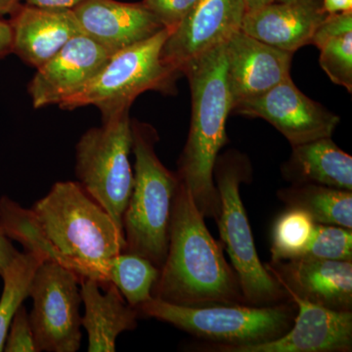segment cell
<instances>
[{
    "mask_svg": "<svg viewBox=\"0 0 352 352\" xmlns=\"http://www.w3.org/2000/svg\"><path fill=\"white\" fill-rule=\"evenodd\" d=\"M205 219L188 190L178 183L171 206L168 254L152 296L187 307L248 305L237 273Z\"/></svg>",
    "mask_w": 352,
    "mask_h": 352,
    "instance_id": "cell-1",
    "label": "cell"
},
{
    "mask_svg": "<svg viewBox=\"0 0 352 352\" xmlns=\"http://www.w3.org/2000/svg\"><path fill=\"white\" fill-rule=\"evenodd\" d=\"M191 91L188 138L175 175L205 219H217L220 198L214 168L220 150L228 142L226 120L233 102L226 78V43L192 60L182 71Z\"/></svg>",
    "mask_w": 352,
    "mask_h": 352,
    "instance_id": "cell-2",
    "label": "cell"
},
{
    "mask_svg": "<svg viewBox=\"0 0 352 352\" xmlns=\"http://www.w3.org/2000/svg\"><path fill=\"white\" fill-rule=\"evenodd\" d=\"M53 251V261L105 289L107 261L126 250L122 231L78 182H59L30 208Z\"/></svg>",
    "mask_w": 352,
    "mask_h": 352,
    "instance_id": "cell-3",
    "label": "cell"
},
{
    "mask_svg": "<svg viewBox=\"0 0 352 352\" xmlns=\"http://www.w3.org/2000/svg\"><path fill=\"white\" fill-rule=\"evenodd\" d=\"M131 131L135 164L133 187L122 219L124 252L143 256L161 270L168 254L171 206L179 180L157 156L156 129L133 120Z\"/></svg>",
    "mask_w": 352,
    "mask_h": 352,
    "instance_id": "cell-4",
    "label": "cell"
},
{
    "mask_svg": "<svg viewBox=\"0 0 352 352\" xmlns=\"http://www.w3.org/2000/svg\"><path fill=\"white\" fill-rule=\"evenodd\" d=\"M135 309L139 317L166 322L203 340L198 351L207 352H223L232 347L279 339L293 326L298 312L293 300L268 307L220 305L187 307L164 302L154 296Z\"/></svg>",
    "mask_w": 352,
    "mask_h": 352,
    "instance_id": "cell-5",
    "label": "cell"
},
{
    "mask_svg": "<svg viewBox=\"0 0 352 352\" xmlns=\"http://www.w3.org/2000/svg\"><path fill=\"white\" fill-rule=\"evenodd\" d=\"M252 164L243 153L219 155L214 180L220 198L217 220L220 244L226 250L237 273L245 302L254 307H268L291 302L288 294L266 270L256 252L240 187L252 180Z\"/></svg>",
    "mask_w": 352,
    "mask_h": 352,
    "instance_id": "cell-6",
    "label": "cell"
},
{
    "mask_svg": "<svg viewBox=\"0 0 352 352\" xmlns=\"http://www.w3.org/2000/svg\"><path fill=\"white\" fill-rule=\"evenodd\" d=\"M170 30H162L126 50L111 55L107 63L87 87L60 104L63 110L95 106L102 122L131 109L139 96L149 90L170 94L180 74L162 58Z\"/></svg>",
    "mask_w": 352,
    "mask_h": 352,
    "instance_id": "cell-7",
    "label": "cell"
},
{
    "mask_svg": "<svg viewBox=\"0 0 352 352\" xmlns=\"http://www.w3.org/2000/svg\"><path fill=\"white\" fill-rule=\"evenodd\" d=\"M129 109L88 129L76 147L78 184L124 232L122 219L133 187Z\"/></svg>",
    "mask_w": 352,
    "mask_h": 352,
    "instance_id": "cell-8",
    "label": "cell"
},
{
    "mask_svg": "<svg viewBox=\"0 0 352 352\" xmlns=\"http://www.w3.org/2000/svg\"><path fill=\"white\" fill-rule=\"evenodd\" d=\"M80 278L55 261H45L32 278L30 323L38 351L76 352L82 342Z\"/></svg>",
    "mask_w": 352,
    "mask_h": 352,
    "instance_id": "cell-9",
    "label": "cell"
},
{
    "mask_svg": "<svg viewBox=\"0 0 352 352\" xmlns=\"http://www.w3.org/2000/svg\"><path fill=\"white\" fill-rule=\"evenodd\" d=\"M232 112L266 120L292 147L332 138L340 122L339 116L302 94L291 76L263 94L238 102Z\"/></svg>",
    "mask_w": 352,
    "mask_h": 352,
    "instance_id": "cell-10",
    "label": "cell"
},
{
    "mask_svg": "<svg viewBox=\"0 0 352 352\" xmlns=\"http://www.w3.org/2000/svg\"><path fill=\"white\" fill-rule=\"evenodd\" d=\"M245 14L243 0H199L168 34L162 58L182 76L183 69L192 60L226 43L240 31Z\"/></svg>",
    "mask_w": 352,
    "mask_h": 352,
    "instance_id": "cell-11",
    "label": "cell"
},
{
    "mask_svg": "<svg viewBox=\"0 0 352 352\" xmlns=\"http://www.w3.org/2000/svg\"><path fill=\"white\" fill-rule=\"evenodd\" d=\"M110 53L85 34L65 44L36 69L28 91L36 109L60 105L80 92L107 63Z\"/></svg>",
    "mask_w": 352,
    "mask_h": 352,
    "instance_id": "cell-12",
    "label": "cell"
},
{
    "mask_svg": "<svg viewBox=\"0 0 352 352\" xmlns=\"http://www.w3.org/2000/svg\"><path fill=\"white\" fill-rule=\"evenodd\" d=\"M264 266L289 298L333 311H352V261L298 258Z\"/></svg>",
    "mask_w": 352,
    "mask_h": 352,
    "instance_id": "cell-13",
    "label": "cell"
},
{
    "mask_svg": "<svg viewBox=\"0 0 352 352\" xmlns=\"http://www.w3.org/2000/svg\"><path fill=\"white\" fill-rule=\"evenodd\" d=\"M298 312L291 329L264 344L223 352H351L352 311H333L291 296Z\"/></svg>",
    "mask_w": 352,
    "mask_h": 352,
    "instance_id": "cell-14",
    "label": "cell"
},
{
    "mask_svg": "<svg viewBox=\"0 0 352 352\" xmlns=\"http://www.w3.org/2000/svg\"><path fill=\"white\" fill-rule=\"evenodd\" d=\"M226 78L233 106L268 91L289 78L294 53L238 31L226 43Z\"/></svg>",
    "mask_w": 352,
    "mask_h": 352,
    "instance_id": "cell-15",
    "label": "cell"
},
{
    "mask_svg": "<svg viewBox=\"0 0 352 352\" xmlns=\"http://www.w3.org/2000/svg\"><path fill=\"white\" fill-rule=\"evenodd\" d=\"M73 11L82 34L111 55L150 38L164 29L142 2L83 0Z\"/></svg>",
    "mask_w": 352,
    "mask_h": 352,
    "instance_id": "cell-16",
    "label": "cell"
},
{
    "mask_svg": "<svg viewBox=\"0 0 352 352\" xmlns=\"http://www.w3.org/2000/svg\"><path fill=\"white\" fill-rule=\"evenodd\" d=\"M327 15L322 0L273 2L245 12L241 31L278 50L295 53L311 44Z\"/></svg>",
    "mask_w": 352,
    "mask_h": 352,
    "instance_id": "cell-17",
    "label": "cell"
},
{
    "mask_svg": "<svg viewBox=\"0 0 352 352\" xmlns=\"http://www.w3.org/2000/svg\"><path fill=\"white\" fill-rule=\"evenodd\" d=\"M9 23L12 28V53L36 69L72 38L82 34L73 9L21 4Z\"/></svg>",
    "mask_w": 352,
    "mask_h": 352,
    "instance_id": "cell-18",
    "label": "cell"
},
{
    "mask_svg": "<svg viewBox=\"0 0 352 352\" xmlns=\"http://www.w3.org/2000/svg\"><path fill=\"white\" fill-rule=\"evenodd\" d=\"M80 296L85 314L82 326L88 335L89 352L116 351V342L120 333L138 327L139 315L113 283L100 292V284L91 278L80 280Z\"/></svg>",
    "mask_w": 352,
    "mask_h": 352,
    "instance_id": "cell-19",
    "label": "cell"
},
{
    "mask_svg": "<svg viewBox=\"0 0 352 352\" xmlns=\"http://www.w3.org/2000/svg\"><path fill=\"white\" fill-rule=\"evenodd\" d=\"M292 148L291 156L281 168L285 180L291 184H317L352 191V157L332 138Z\"/></svg>",
    "mask_w": 352,
    "mask_h": 352,
    "instance_id": "cell-20",
    "label": "cell"
},
{
    "mask_svg": "<svg viewBox=\"0 0 352 352\" xmlns=\"http://www.w3.org/2000/svg\"><path fill=\"white\" fill-rule=\"evenodd\" d=\"M277 197L287 208L307 212L316 224L352 229V191L317 184H292L278 190Z\"/></svg>",
    "mask_w": 352,
    "mask_h": 352,
    "instance_id": "cell-21",
    "label": "cell"
},
{
    "mask_svg": "<svg viewBox=\"0 0 352 352\" xmlns=\"http://www.w3.org/2000/svg\"><path fill=\"white\" fill-rule=\"evenodd\" d=\"M311 44L320 50L319 63L336 85L352 91V11L328 14Z\"/></svg>",
    "mask_w": 352,
    "mask_h": 352,
    "instance_id": "cell-22",
    "label": "cell"
},
{
    "mask_svg": "<svg viewBox=\"0 0 352 352\" xmlns=\"http://www.w3.org/2000/svg\"><path fill=\"white\" fill-rule=\"evenodd\" d=\"M160 270L138 254L120 252L107 261L106 276L109 283L119 289L126 302L136 308L152 298V289Z\"/></svg>",
    "mask_w": 352,
    "mask_h": 352,
    "instance_id": "cell-23",
    "label": "cell"
},
{
    "mask_svg": "<svg viewBox=\"0 0 352 352\" xmlns=\"http://www.w3.org/2000/svg\"><path fill=\"white\" fill-rule=\"evenodd\" d=\"M45 256L36 252L25 251L17 254L2 275L3 293L0 298V351L4 344L14 315L30 296L32 278Z\"/></svg>",
    "mask_w": 352,
    "mask_h": 352,
    "instance_id": "cell-24",
    "label": "cell"
},
{
    "mask_svg": "<svg viewBox=\"0 0 352 352\" xmlns=\"http://www.w3.org/2000/svg\"><path fill=\"white\" fill-rule=\"evenodd\" d=\"M315 224L307 212L288 208L277 217L273 226L270 261L300 258L311 241Z\"/></svg>",
    "mask_w": 352,
    "mask_h": 352,
    "instance_id": "cell-25",
    "label": "cell"
},
{
    "mask_svg": "<svg viewBox=\"0 0 352 352\" xmlns=\"http://www.w3.org/2000/svg\"><path fill=\"white\" fill-rule=\"evenodd\" d=\"M300 258L352 261V229L315 224L311 241Z\"/></svg>",
    "mask_w": 352,
    "mask_h": 352,
    "instance_id": "cell-26",
    "label": "cell"
},
{
    "mask_svg": "<svg viewBox=\"0 0 352 352\" xmlns=\"http://www.w3.org/2000/svg\"><path fill=\"white\" fill-rule=\"evenodd\" d=\"M199 0H143V6L166 29L173 31Z\"/></svg>",
    "mask_w": 352,
    "mask_h": 352,
    "instance_id": "cell-27",
    "label": "cell"
},
{
    "mask_svg": "<svg viewBox=\"0 0 352 352\" xmlns=\"http://www.w3.org/2000/svg\"><path fill=\"white\" fill-rule=\"evenodd\" d=\"M6 352H38L30 323L29 314L23 305L14 315L4 344Z\"/></svg>",
    "mask_w": 352,
    "mask_h": 352,
    "instance_id": "cell-28",
    "label": "cell"
},
{
    "mask_svg": "<svg viewBox=\"0 0 352 352\" xmlns=\"http://www.w3.org/2000/svg\"><path fill=\"white\" fill-rule=\"evenodd\" d=\"M18 254L19 252L14 248L10 239L0 227V276L3 275L7 267L10 265Z\"/></svg>",
    "mask_w": 352,
    "mask_h": 352,
    "instance_id": "cell-29",
    "label": "cell"
},
{
    "mask_svg": "<svg viewBox=\"0 0 352 352\" xmlns=\"http://www.w3.org/2000/svg\"><path fill=\"white\" fill-rule=\"evenodd\" d=\"M12 28L9 21L0 19V59L12 53Z\"/></svg>",
    "mask_w": 352,
    "mask_h": 352,
    "instance_id": "cell-30",
    "label": "cell"
},
{
    "mask_svg": "<svg viewBox=\"0 0 352 352\" xmlns=\"http://www.w3.org/2000/svg\"><path fill=\"white\" fill-rule=\"evenodd\" d=\"M82 1L83 0H25V4L29 6L65 9H73Z\"/></svg>",
    "mask_w": 352,
    "mask_h": 352,
    "instance_id": "cell-31",
    "label": "cell"
},
{
    "mask_svg": "<svg viewBox=\"0 0 352 352\" xmlns=\"http://www.w3.org/2000/svg\"><path fill=\"white\" fill-rule=\"evenodd\" d=\"M324 10L327 14L349 12L352 11V0H322Z\"/></svg>",
    "mask_w": 352,
    "mask_h": 352,
    "instance_id": "cell-32",
    "label": "cell"
},
{
    "mask_svg": "<svg viewBox=\"0 0 352 352\" xmlns=\"http://www.w3.org/2000/svg\"><path fill=\"white\" fill-rule=\"evenodd\" d=\"M21 4V0H0V16L12 15Z\"/></svg>",
    "mask_w": 352,
    "mask_h": 352,
    "instance_id": "cell-33",
    "label": "cell"
},
{
    "mask_svg": "<svg viewBox=\"0 0 352 352\" xmlns=\"http://www.w3.org/2000/svg\"><path fill=\"white\" fill-rule=\"evenodd\" d=\"M245 7V12L248 11L256 10L261 7L276 2V0H243Z\"/></svg>",
    "mask_w": 352,
    "mask_h": 352,
    "instance_id": "cell-34",
    "label": "cell"
},
{
    "mask_svg": "<svg viewBox=\"0 0 352 352\" xmlns=\"http://www.w3.org/2000/svg\"><path fill=\"white\" fill-rule=\"evenodd\" d=\"M294 1V0H276V2H289Z\"/></svg>",
    "mask_w": 352,
    "mask_h": 352,
    "instance_id": "cell-35",
    "label": "cell"
}]
</instances>
